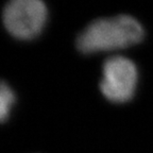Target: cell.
I'll use <instances>...</instances> for the list:
<instances>
[{"instance_id": "6da1fadb", "label": "cell", "mask_w": 153, "mask_h": 153, "mask_svg": "<svg viewBox=\"0 0 153 153\" xmlns=\"http://www.w3.org/2000/svg\"><path fill=\"white\" fill-rule=\"evenodd\" d=\"M145 31L136 18L129 15L96 19L76 37V46L83 54L112 52L139 44Z\"/></svg>"}, {"instance_id": "3957f363", "label": "cell", "mask_w": 153, "mask_h": 153, "mask_svg": "<svg viewBox=\"0 0 153 153\" xmlns=\"http://www.w3.org/2000/svg\"><path fill=\"white\" fill-rule=\"evenodd\" d=\"M47 19V7L39 0H13L5 5L2 12L5 29L20 41H31L39 35Z\"/></svg>"}, {"instance_id": "7a4b0ae2", "label": "cell", "mask_w": 153, "mask_h": 153, "mask_svg": "<svg viewBox=\"0 0 153 153\" xmlns=\"http://www.w3.org/2000/svg\"><path fill=\"white\" fill-rule=\"evenodd\" d=\"M138 69L129 57L113 55L102 66L100 91L106 100L113 103L129 102L136 93Z\"/></svg>"}, {"instance_id": "277c9868", "label": "cell", "mask_w": 153, "mask_h": 153, "mask_svg": "<svg viewBox=\"0 0 153 153\" xmlns=\"http://www.w3.org/2000/svg\"><path fill=\"white\" fill-rule=\"evenodd\" d=\"M16 103V94L7 82L0 80V123L7 121Z\"/></svg>"}]
</instances>
